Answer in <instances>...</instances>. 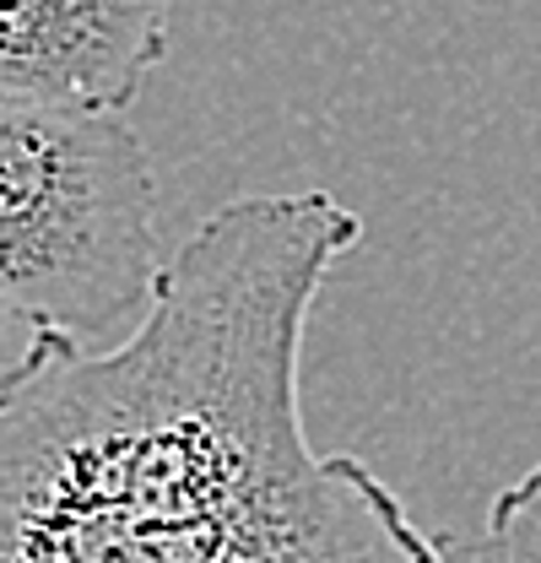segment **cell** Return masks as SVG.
Here are the masks:
<instances>
[{
	"instance_id": "cell-3",
	"label": "cell",
	"mask_w": 541,
	"mask_h": 563,
	"mask_svg": "<svg viewBox=\"0 0 541 563\" xmlns=\"http://www.w3.org/2000/svg\"><path fill=\"white\" fill-rule=\"evenodd\" d=\"M174 0H0V92L125 114L168 60Z\"/></svg>"
},
{
	"instance_id": "cell-2",
	"label": "cell",
	"mask_w": 541,
	"mask_h": 563,
	"mask_svg": "<svg viewBox=\"0 0 541 563\" xmlns=\"http://www.w3.org/2000/svg\"><path fill=\"white\" fill-rule=\"evenodd\" d=\"M157 174L114 109L0 92V292L98 347L163 282Z\"/></svg>"
},
{
	"instance_id": "cell-4",
	"label": "cell",
	"mask_w": 541,
	"mask_h": 563,
	"mask_svg": "<svg viewBox=\"0 0 541 563\" xmlns=\"http://www.w3.org/2000/svg\"><path fill=\"white\" fill-rule=\"evenodd\" d=\"M450 563H541V461L493 493L487 526L466 548L450 542Z\"/></svg>"
},
{
	"instance_id": "cell-1",
	"label": "cell",
	"mask_w": 541,
	"mask_h": 563,
	"mask_svg": "<svg viewBox=\"0 0 541 563\" xmlns=\"http://www.w3.org/2000/svg\"><path fill=\"white\" fill-rule=\"evenodd\" d=\"M363 217L239 196L168 255L120 347L60 331L0 390V563H450L406 498L303 428V336Z\"/></svg>"
},
{
	"instance_id": "cell-5",
	"label": "cell",
	"mask_w": 541,
	"mask_h": 563,
	"mask_svg": "<svg viewBox=\"0 0 541 563\" xmlns=\"http://www.w3.org/2000/svg\"><path fill=\"white\" fill-rule=\"evenodd\" d=\"M60 336V325H49V320H38L33 309H22L16 298H5L0 292V390L11 385V379H22L44 347Z\"/></svg>"
}]
</instances>
